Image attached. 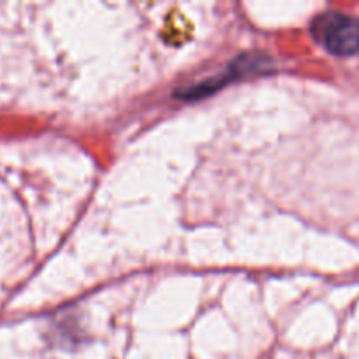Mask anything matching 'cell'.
<instances>
[{"label": "cell", "instance_id": "cell-1", "mask_svg": "<svg viewBox=\"0 0 359 359\" xmlns=\"http://www.w3.org/2000/svg\"><path fill=\"white\" fill-rule=\"evenodd\" d=\"M314 37L337 56L359 51V21L342 13H325L312 23Z\"/></svg>", "mask_w": 359, "mask_h": 359}]
</instances>
